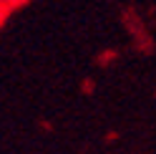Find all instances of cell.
<instances>
[{
  "label": "cell",
  "instance_id": "2",
  "mask_svg": "<svg viewBox=\"0 0 156 154\" xmlns=\"http://www.w3.org/2000/svg\"><path fill=\"white\" fill-rule=\"evenodd\" d=\"M0 3H5V5H8V3H13V0H0Z\"/></svg>",
  "mask_w": 156,
  "mask_h": 154
},
{
  "label": "cell",
  "instance_id": "1",
  "mask_svg": "<svg viewBox=\"0 0 156 154\" xmlns=\"http://www.w3.org/2000/svg\"><path fill=\"white\" fill-rule=\"evenodd\" d=\"M3 10H5V3H0V18H3Z\"/></svg>",
  "mask_w": 156,
  "mask_h": 154
}]
</instances>
